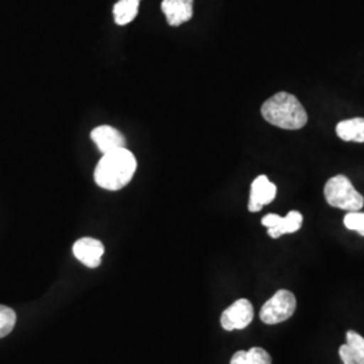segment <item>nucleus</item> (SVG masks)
Returning a JSON list of instances; mask_svg holds the SVG:
<instances>
[{
  "instance_id": "nucleus-1",
  "label": "nucleus",
  "mask_w": 364,
  "mask_h": 364,
  "mask_svg": "<svg viewBox=\"0 0 364 364\" xmlns=\"http://www.w3.org/2000/svg\"><path fill=\"white\" fill-rule=\"evenodd\" d=\"M136 171V159L126 147L103 154L95 169V181L107 191H119L129 185Z\"/></svg>"
},
{
  "instance_id": "nucleus-2",
  "label": "nucleus",
  "mask_w": 364,
  "mask_h": 364,
  "mask_svg": "<svg viewBox=\"0 0 364 364\" xmlns=\"http://www.w3.org/2000/svg\"><path fill=\"white\" fill-rule=\"evenodd\" d=\"M262 117L275 127L299 130L308 123V114L299 99L289 92H278L262 105Z\"/></svg>"
},
{
  "instance_id": "nucleus-3",
  "label": "nucleus",
  "mask_w": 364,
  "mask_h": 364,
  "mask_svg": "<svg viewBox=\"0 0 364 364\" xmlns=\"http://www.w3.org/2000/svg\"><path fill=\"white\" fill-rule=\"evenodd\" d=\"M326 203L331 207L356 212L363 208L364 197L352 185L350 178L343 174L329 178L324 188Z\"/></svg>"
},
{
  "instance_id": "nucleus-4",
  "label": "nucleus",
  "mask_w": 364,
  "mask_h": 364,
  "mask_svg": "<svg viewBox=\"0 0 364 364\" xmlns=\"http://www.w3.org/2000/svg\"><path fill=\"white\" fill-rule=\"evenodd\" d=\"M296 308V296L287 289H281L262 306L260 320L267 326L284 323L294 314Z\"/></svg>"
},
{
  "instance_id": "nucleus-5",
  "label": "nucleus",
  "mask_w": 364,
  "mask_h": 364,
  "mask_svg": "<svg viewBox=\"0 0 364 364\" xmlns=\"http://www.w3.org/2000/svg\"><path fill=\"white\" fill-rule=\"evenodd\" d=\"M254 318V308L251 302L246 299L235 301L221 314V326L225 331H237L247 328Z\"/></svg>"
},
{
  "instance_id": "nucleus-6",
  "label": "nucleus",
  "mask_w": 364,
  "mask_h": 364,
  "mask_svg": "<svg viewBox=\"0 0 364 364\" xmlns=\"http://www.w3.org/2000/svg\"><path fill=\"white\" fill-rule=\"evenodd\" d=\"M262 224L269 228V235L273 239H278L282 235L293 234L302 227V215L297 210L289 212L285 218L275 213H270L262 219Z\"/></svg>"
},
{
  "instance_id": "nucleus-7",
  "label": "nucleus",
  "mask_w": 364,
  "mask_h": 364,
  "mask_svg": "<svg viewBox=\"0 0 364 364\" xmlns=\"http://www.w3.org/2000/svg\"><path fill=\"white\" fill-rule=\"evenodd\" d=\"M73 254L87 267L95 269L102 263L105 246L100 240L93 237H81L73 245Z\"/></svg>"
},
{
  "instance_id": "nucleus-8",
  "label": "nucleus",
  "mask_w": 364,
  "mask_h": 364,
  "mask_svg": "<svg viewBox=\"0 0 364 364\" xmlns=\"http://www.w3.org/2000/svg\"><path fill=\"white\" fill-rule=\"evenodd\" d=\"M277 196V186L266 176L257 177L251 183L248 210L259 212L264 205L270 204Z\"/></svg>"
},
{
  "instance_id": "nucleus-9",
  "label": "nucleus",
  "mask_w": 364,
  "mask_h": 364,
  "mask_svg": "<svg viewBox=\"0 0 364 364\" xmlns=\"http://www.w3.org/2000/svg\"><path fill=\"white\" fill-rule=\"evenodd\" d=\"M91 138L103 154L111 153V151L122 149V147H126V139L122 135V132L111 126L96 127L91 132Z\"/></svg>"
},
{
  "instance_id": "nucleus-10",
  "label": "nucleus",
  "mask_w": 364,
  "mask_h": 364,
  "mask_svg": "<svg viewBox=\"0 0 364 364\" xmlns=\"http://www.w3.org/2000/svg\"><path fill=\"white\" fill-rule=\"evenodd\" d=\"M161 7L170 26H181L193 16V0H164Z\"/></svg>"
},
{
  "instance_id": "nucleus-11",
  "label": "nucleus",
  "mask_w": 364,
  "mask_h": 364,
  "mask_svg": "<svg viewBox=\"0 0 364 364\" xmlns=\"http://www.w3.org/2000/svg\"><path fill=\"white\" fill-rule=\"evenodd\" d=\"M336 134L344 142L364 144V117L343 120L336 126Z\"/></svg>"
},
{
  "instance_id": "nucleus-12",
  "label": "nucleus",
  "mask_w": 364,
  "mask_h": 364,
  "mask_svg": "<svg viewBox=\"0 0 364 364\" xmlns=\"http://www.w3.org/2000/svg\"><path fill=\"white\" fill-rule=\"evenodd\" d=\"M141 0H119L114 6V16L119 26H126L131 23L139 10Z\"/></svg>"
},
{
  "instance_id": "nucleus-13",
  "label": "nucleus",
  "mask_w": 364,
  "mask_h": 364,
  "mask_svg": "<svg viewBox=\"0 0 364 364\" xmlns=\"http://www.w3.org/2000/svg\"><path fill=\"white\" fill-rule=\"evenodd\" d=\"M231 364H272V356L263 348L254 347L248 351L235 352Z\"/></svg>"
},
{
  "instance_id": "nucleus-14",
  "label": "nucleus",
  "mask_w": 364,
  "mask_h": 364,
  "mask_svg": "<svg viewBox=\"0 0 364 364\" xmlns=\"http://www.w3.org/2000/svg\"><path fill=\"white\" fill-rule=\"evenodd\" d=\"M347 344L351 348L355 364H364V338L355 331L347 332Z\"/></svg>"
},
{
  "instance_id": "nucleus-15",
  "label": "nucleus",
  "mask_w": 364,
  "mask_h": 364,
  "mask_svg": "<svg viewBox=\"0 0 364 364\" xmlns=\"http://www.w3.org/2000/svg\"><path fill=\"white\" fill-rule=\"evenodd\" d=\"M16 324V313L11 308L0 305V338L11 333Z\"/></svg>"
},
{
  "instance_id": "nucleus-16",
  "label": "nucleus",
  "mask_w": 364,
  "mask_h": 364,
  "mask_svg": "<svg viewBox=\"0 0 364 364\" xmlns=\"http://www.w3.org/2000/svg\"><path fill=\"white\" fill-rule=\"evenodd\" d=\"M344 225L351 230L356 231L364 236V213L363 212H348L344 218Z\"/></svg>"
}]
</instances>
